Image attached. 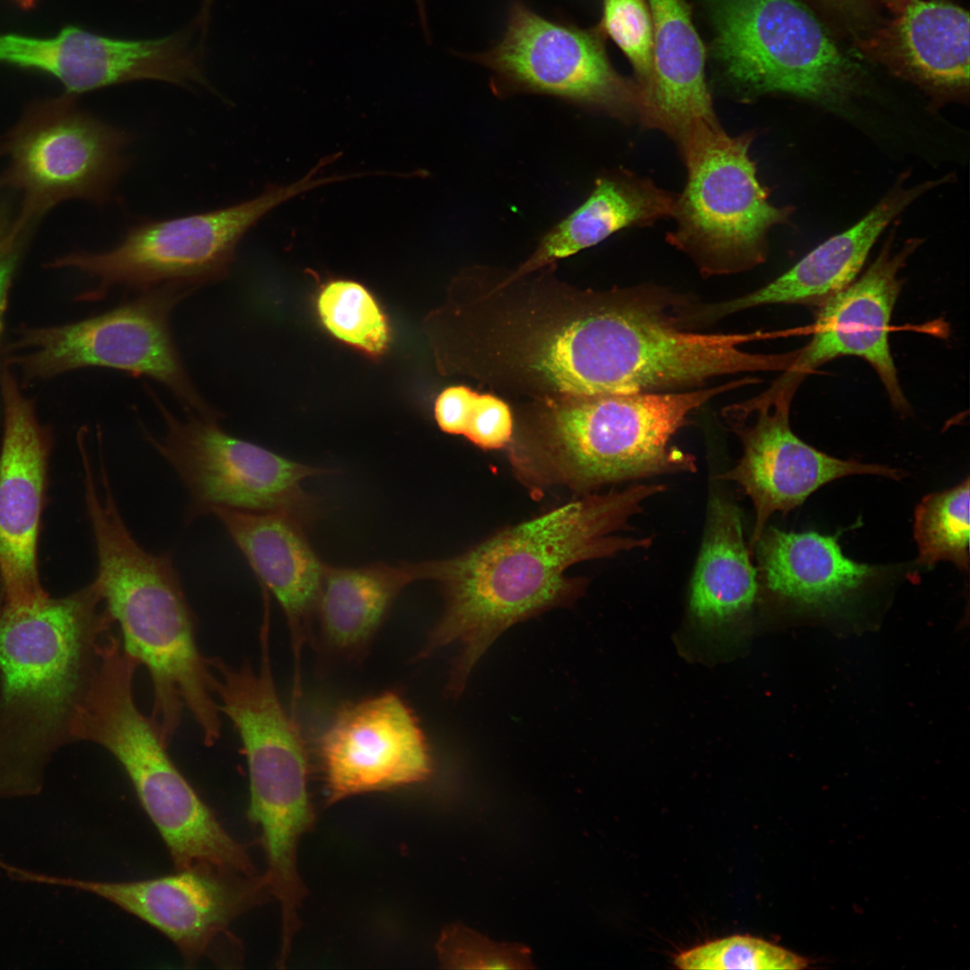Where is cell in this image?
I'll use <instances>...</instances> for the list:
<instances>
[{"mask_svg":"<svg viewBox=\"0 0 970 970\" xmlns=\"http://www.w3.org/2000/svg\"><path fill=\"white\" fill-rule=\"evenodd\" d=\"M130 135L79 109L74 95L33 103L0 139V188L21 194L9 234L22 242L29 227L57 204L109 200L126 171Z\"/></svg>","mask_w":970,"mask_h":970,"instance_id":"cell-10","label":"cell"},{"mask_svg":"<svg viewBox=\"0 0 970 970\" xmlns=\"http://www.w3.org/2000/svg\"><path fill=\"white\" fill-rule=\"evenodd\" d=\"M96 554L97 585L125 652L148 672L152 719L166 745L186 710L206 745L221 735L214 675L198 646L195 616L170 554L146 551L133 537L107 485L84 494Z\"/></svg>","mask_w":970,"mask_h":970,"instance_id":"cell-3","label":"cell"},{"mask_svg":"<svg viewBox=\"0 0 970 970\" xmlns=\"http://www.w3.org/2000/svg\"><path fill=\"white\" fill-rule=\"evenodd\" d=\"M893 240L890 234L862 276L820 304L812 338L789 369L791 376H797L839 357H860L877 374L893 406L906 411L908 402L888 338L892 313L902 288L899 272L922 240L910 239L895 251Z\"/></svg>","mask_w":970,"mask_h":970,"instance_id":"cell-18","label":"cell"},{"mask_svg":"<svg viewBox=\"0 0 970 970\" xmlns=\"http://www.w3.org/2000/svg\"><path fill=\"white\" fill-rule=\"evenodd\" d=\"M838 1H847V0H838Z\"/></svg>","mask_w":970,"mask_h":970,"instance_id":"cell-39","label":"cell"},{"mask_svg":"<svg viewBox=\"0 0 970 970\" xmlns=\"http://www.w3.org/2000/svg\"><path fill=\"white\" fill-rule=\"evenodd\" d=\"M417 4H418V6H419V16L421 18V21L424 22L426 21L425 0H417Z\"/></svg>","mask_w":970,"mask_h":970,"instance_id":"cell-37","label":"cell"},{"mask_svg":"<svg viewBox=\"0 0 970 970\" xmlns=\"http://www.w3.org/2000/svg\"><path fill=\"white\" fill-rule=\"evenodd\" d=\"M164 424L145 438L172 467L190 497L186 518L194 520L218 507L287 515L305 528L319 518V502L303 487L304 480L334 470L304 464L259 445L235 437L220 418L188 412L177 417L150 388Z\"/></svg>","mask_w":970,"mask_h":970,"instance_id":"cell-11","label":"cell"},{"mask_svg":"<svg viewBox=\"0 0 970 970\" xmlns=\"http://www.w3.org/2000/svg\"><path fill=\"white\" fill-rule=\"evenodd\" d=\"M790 388L756 402L734 406L755 411L753 424L734 421L735 432L743 445L737 464L719 479L737 483L751 498L755 522L750 540L752 551L766 523L774 512H789L823 485L853 474H877L895 480L904 473L878 464L845 461L830 456L802 441L789 420Z\"/></svg>","mask_w":970,"mask_h":970,"instance_id":"cell-17","label":"cell"},{"mask_svg":"<svg viewBox=\"0 0 970 970\" xmlns=\"http://www.w3.org/2000/svg\"><path fill=\"white\" fill-rule=\"evenodd\" d=\"M655 83L641 119L675 140L700 122L717 123L705 77V48L683 0H648Z\"/></svg>","mask_w":970,"mask_h":970,"instance_id":"cell-22","label":"cell"},{"mask_svg":"<svg viewBox=\"0 0 970 970\" xmlns=\"http://www.w3.org/2000/svg\"><path fill=\"white\" fill-rule=\"evenodd\" d=\"M736 507L716 498L694 572L691 606L704 622H719L748 609L757 591Z\"/></svg>","mask_w":970,"mask_h":970,"instance_id":"cell-26","label":"cell"},{"mask_svg":"<svg viewBox=\"0 0 970 970\" xmlns=\"http://www.w3.org/2000/svg\"><path fill=\"white\" fill-rule=\"evenodd\" d=\"M318 315L331 334L370 357L387 349L390 328L373 295L360 283L333 279L323 285L317 297Z\"/></svg>","mask_w":970,"mask_h":970,"instance_id":"cell-27","label":"cell"},{"mask_svg":"<svg viewBox=\"0 0 970 970\" xmlns=\"http://www.w3.org/2000/svg\"><path fill=\"white\" fill-rule=\"evenodd\" d=\"M211 514L280 605L298 663L300 647L315 615L325 565L310 544L305 527L278 512L218 507Z\"/></svg>","mask_w":970,"mask_h":970,"instance_id":"cell-20","label":"cell"},{"mask_svg":"<svg viewBox=\"0 0 970 970\" xmlns=\"http://www.w3.org/2000/svg\"><path fill=\"white\" fill-rule=\"evenodd\" d=\"M752 139L749 133L727 134L719 122H700L675 140L687 180L675 198V226L667 240L704 274L732 273L763 262L769 231L789 223L793 214L790 206L771 203L750 157Z\"/></svg>","mask_w":970,"mask_h":970,"instance_id":"cell-7","label":"cell"},{"mask_svg":"<svg viewBox=\"0 0 970 970\" xmlns=\"http://www.w3.org/2000/svg\"><path fill=\"white\" fill-rule=\"evenodd\" d=\"M24 882L61 886L92 893L135 915L165 935L187 965L216 958L223 943L238 944L232 922L270 894L263 876L200 869L135 881L63 877L22 869Z\"/></svg>","mask_w":970,"mask_h":970,"instance_id":"cell-14","label":"cell"},{"mask_svg":"<svg viewBox=\"0 0 970 970\" xmlns=\"http://www.w3.org/2000/svg\"><path fill=\"white\" fill-rule=\"evenodd\" d=\"M20 242L9 235V225L0 219V325L6 306L8 291L16 268L21 248Z\"/></svg>","mask_w":970,"mask_h":970,"instance_id":"cell-34","label":"cell"},{"mask_svg":"<svg viewBox=\"0 0 970 970\" xmlns=\"http://www.w3.org/2000/svg\"><path fill=\"white\" fill-rule=\"evenodd\" d=\"M11 1L13 2L15 4H17L19 7H21L22 9L30 10V9L34 8L36 6L39 0H11Z\"/></svg>","mask_w":970,"mask_h":970,"instance_id":"cell-36","label":"cell"},{"mask_svg":"<svg viewBox=\"0 0 970 970\" xmlns=\"http://www.w3.org/2000/svg\"><path fill=\"white\" fill-rule=\"evenodd\" d=\"M316 754L329 805L421 782L433 770L419 722L394 691L340 707L319 733Z\"/></svg>","mask_w":970,"mask_h":970,"instance_id":"cell-15","label":"cell"},{"mask_svg":"<svg viewBox=\"0 0 970 970\" xmlns=\"http://www.w3.org/2000/svg\"><path fill=\"white\" fill-rule=\"evenodd\" d=\"M807 960L764 939L734 935L709 941L678 954L679 969H801Z\"/></svg>","mask_w":970,"mask_h":970,"instance_id":"cell-30","label":"cell"},{"mask_svg":"<svg viewBox=\"0 0 970 970\" xmlns=\"http://www.w3.org/2000/svg\"><path fill=\"white\" fill-rule=\"evenodd\" d=\"M711 13L716 57L748 92L833 107L855 93L853 65L799 0H712Z\"/></svg>","mask_w":970,"mask_h":970,"instance_id":"cell-12","label":"cell"},{"mask_svg":"<svg viewBox=\"0 0 970 970\" xmlns=\"http://www.w3.org/2000/svg\"><path fill=\"white\" fill-rule=\"evenodd\" d=\"M197 287L165 285L104 313L68 324L23 328L7 358L26 380L99 366L146 375L168 388L188 412L221 418L198 392L173 341L169 320Z\"/></svg>","mask_w":970,"mask_h":970,"instance_id":"cell-9","label":"cell"},{"mask_svg":"<svg viewBox=\"0 0 970 970\" xmlns=\"http://www.w3.org/2000/svg\"><path fill=\"white\" fill-rule=\"evenodd\" d=\"M675 197L651 181L626 171L598 177L587 198L541 239L534 253L508 278L554 264L598 244L613 234L671 216Z\"/></svg>","mask_w":970,"mask_h":970,"instance_id":"cell-23","label":"cell"},{"mask_svg":"<svg viewBox=\"0 0 970 970\" xmlns=\"http://www.w3.org/2000/svg\"><path fill=\"white\" fill-rule=\"evenodd\" d=\"M950 175L906 185V177L857 223L815 247L788 271L747 295L701 310V318L725 316L778 304H823L853 282L884 231L913 203L949 182Z\"/></svg>","mask_w":970,"mask_h":970,"instance_id":"cell-19","label":"cell"},{"mask_svg":"<svg viewBox=\"0 0 970 970\" xmlns=\"http://www.w3.org/2000/svg\"><path fill=\"white\" fill-rule=\"evenodd\" d=\"M269 643H260L258 668L208 658L221 713L234 726L249 772V817L260 827L267 860L263 877L281 916L298 915L305 894L297 870L300 839L313 825L308 756L292 712L278 696Z\"/></svg>","mask_w":970,"mask_h":970,"instance_id":"cell-6","label":"cell"},{"mask_svg":"<svg viewBox=\"0 0 970 970\" xmlns=\"http://www.w3.org/2000/svg\"><path fill=\"white\" fill-rule=\"evenodd\" d=\"M416 580L414 563L325 564L314 615L323 646L343 658L359 657L397 597Z\"/></svg>","mask_w":970,"mask_h":970,"instance_id":"cell-24","label":"cell"},{"mask_svg":"<svg viewBox=\"0 0 970 970\" xmlns=\"http://www.w3.org/2000/svg\"><path fill=\"white\" fill-rule=\"evenodd\" d=\"M476 395V391L464 385L444 389L434 405V416L439 428L447 434L464 436Z\"/></svg>","mask_w":970,"mask_h":970,"instance_id":"cell-33","label":"cell"},{"mask_svg":"<svg viewBox=\"0 0 970 970\" xmlns=\"http://www.w3.org/2000/svg\"><path fill=\"white\" fill-rule=\"evenodd\" d=\"M754 382L534 401L508 445L509 462L533 493L561 487L585 495L612 483L694 472L695 458L670 445L672 437L709 400Z\"/></svg>","mask_w":970,"mask_h":970,"instance_id":"cell-4","label":"cell"},{"mask_svg":"<svg viewBox=\"0 0 970 970\" xmlns=\"http://www.w3.org/2000/svg\"><path fill=\"white\" fill-rule=\"evenodd\" d=\"M513 429L508 404L495 395L477 392L464 436L482 449L495 450L510 444Z\"/></svg>","mask_w":970,"mask_h":970,"instance_id":"cell-32","label":"cell"},{"mask_svg":"<svg viewBox=\"0 0 970 970\" xmlns=\"http://www.w3.org/2000/svg\"><path fill=\"white\" fill-rule=\"evenodd\" d=\"M138 667L119 639L103 646L72 723V741L94 743L119 762L175 870L255 875L246 848L225 829L177 768L155 722L137 704L134 678Z\"/></svg>","mask_w":970,"mask_h":970,"instance_id":"cell-5","label":"cell"},{"mask_svg":"<svg viewBox=\"0 0 970 970\" xmlns=\"http://www.w3.org/2000/svg\"><path fill=\"white\" fill-rule=\"evenodd\" d=\"M597 27L613 40L632 66L643 97L641 119L655 83L654 30L648 0H603Z\"/></svg>","mask_w":970,"mask_h":970,"instance_id":"cell-29","label":"cell"},{"mask_svg":"<svg viewBox=\"0 0 970 970\" xmlns=\"http://www.w3.org/2000/svg\"><path fill=\"white\" fill-rule=\"evenodd\" d=\"M873 40L886 63L941 100L969 85V15L941 0H910Z\"/></svg>","mask_w":970,"mask_h":970,"instance_id":"cell-21","label":"cell"},{"mask_svg":"<svg viewBox=\"0 0 970 970\" xmlns=\"http://www.w3.org/2000/svg\"><path fill=\"white\" fill-rule=\"evenodd\" d=\"M891 11L899 13L910 0H881Z\"/></svg>","mask_w":970,"mask_h":970,"instance_id":"cell-35","label":"cell"},{"mask_svg":"<svg viewBox=\"0 0 970 970\" xmlns=\"http://www.w3.org/2000/svg\"><path fill=\"white\" fill-rule=\"evenodd\" d=\"M917 562L931 567L938 561L969 568V478L957 486L926 496L915 509Z\"/></svg>","mask_w":970,"mask_h":970,"instance_id":"cell-28","label":"cell"},{"mask_svg":"<svg viewBox=\"0 0 970 970\" xmlns=\"http://www.w3.org/2000/svg\"><path fill=\"white\" fill-rule=\"evenodd\" d=\"M0 384V601L22 604L48 595L39 575L38 542L51 435L8 370Z\"/></svg>","mask_w":970,"mask_h":970,"instance_id":"cell-16","label":"cell"},{"mask_svg":"<svg viewBox=\"0 0 970 970\" xmlns=\"http://www.w3.org/2000/svg\"><path fill=\"white\" fill-rule=\"evenodd\" d=\"M439 961L447 969H529L531 950L519 943H498L460 922L444 929L436 944Z\"/></svg>","mask_w":970,"mask_h":970,"instance_id":"cell-31","label":"cell"},{"mask_svg":"<svg viewBox=\"0 0 970 970\" xmlns=\"http://www.w3.org/2000/svg\"><path fill=\"white\" fill-rule=\"evenodd\" d=\"M660 484L585 494L511 526L459 555L414 563L417 580L439 584L444 610L419 652L426 658L452 643L460 646L445 696L457 700L469 675L506 630L556 607H568L586 582L567 576L583 561L648 547L650 538L618 535Z\"/></svg>","mask_w":970,"mask_h":970,"instance_id":"cell-1","label":"cell"},{"mask_svg":"<svg viewBox=\"0 0 970 970\" xmlns=\"http://www.w3.org/2000/svg\"><path fill=\"white\" fill-rule=\"evenodd\" d=\"M113 625L94 581L62 597L0 601V799L41 791Z\"/></svg>","mask_w":970,"mask_h":970,"instance_id":"cell-2","label":"cell"},{"mask_svg":"<svg viewBox=\"0 0 970 970\" xmlns=\"http://www.w3.org/2000/svg\"><path fill=\"white\" fill-rule=\"evenodd\" d=\"M315 164L289 184H270L255 198L218 209L131 226L114 248L73 252L49 264L85 273L96 286L81 299H100L115 287L142 291L165 285L198 287L230 272L244 234L276 207L329 183Z\"/></svg>","mask_w":970,"mask_h":970,"instance_id":"cell-8","label":"cell"},{"mask_svg":"<svg viewBox=\"0 0 970 970\" xmlns=\"http://www.w3.org/2000/svg\"><path fill=\"white\" fill-rule=\"evenodd\" d=\"M754 547L768 587L804 604L840 599L881 571L845 557L836 538L816 532L771 527L763 531Z\"/></svg>","mask_w":970,"mask_h":970,"instance_id":"cell-25","label":"cell"},{"mask_svg":"<svg viewBox=\"0 0 970 970\" xmlns=\"http://www.w3.org/2000/svg\"><path fill=\"white\" fill-rule=\"evenodd\" d=\"M604 36L598 27L551 21L516 1L501 39L472 59L492 73L497 95L544 94L617 119H639L641 91L613 68Z\"/></svg>","mask_w":970,"mask_h":970,"instance_id":"cell-13","label":"cell"},{"mask_svg":"<svg viewBox=\"0 0 970 970\" xmlns=\"http://www.w3.org/2000/svg\"><path fill=\"white\" fill-rule=\"evenodd\" d=\"M211 1H212V0H204V3H203V9H202V18H203V21L207 20V13H208V12H209V6H210V3H211Z\"/></svg>","mask_w":970,"mask_h":970,"instance_id":"cell-38","label":"cell"}]
</instances>
